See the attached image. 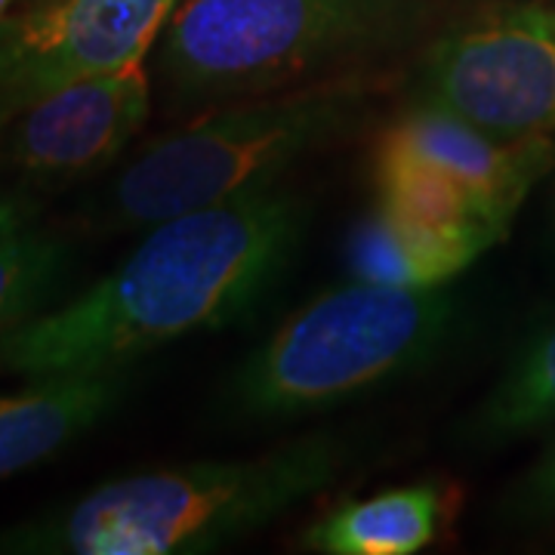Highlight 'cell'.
<instances>
[{
  "label": "cell",
  "mask_w": 555,
  "mask_h": 555,
  "mask_svg": "<svg viewBox=\"0 0 555 555\" xmlns=\"http://www.w3.org/2000/svg\"><path fill=\"white\" fill-rule=\"evenodd\" d=\"M124 371L28 379L22 392L0 396V481L38 469L112 414L127 392Z\"/></svg>",
  "instance_id": "30bf717a"
},
{
  "label": "cell",
  "mask_w": 555,
  "mask_h": 555,
  "mask_svg": "<svg viewBox=\"0 0 555 555\" xmlns=\"http://www.w3.org/2000/svg\"><path fill=\"white\" fill-rule=\"evenodd\" d=\"M371 83L334 78L219 108L155 139L90 207L96 232H133L272 189L299 158L356 127Z\"/></svg>",
  "instance_id": "3957f363"
},
{
  "label": "cell",
  "mask_w": 555,
  "mask_h": 555,
  "mask_svg": "<svg viewBox=\"0 0 555 555\" xmlns=\"http://www.w3.org/2000/svg\"><path fill=\"white\" fill-rule=\"evenodd\" d=\"M22 105H25V102L16 100V96H10V93H0V142H3V137H7V130H10L13 118L20 115Z\"/></svg>",
  "instance_id": "e0dca14e"
},
{
  "label": "cell",
  "mask_w": 555,
  "mask_h": 555,
  "mask_svg": "<svg viewBox=\"0 0 555 555\" xmlns=\"http://www.w3.org/2000/svg\"><path fill=\"white\" fill-rule=\"evenodd\" d=\"M454 294L349 278L324 291L235 371L229 398L247 416L331 408L423 364L451 334Z\"/></svg>",
  "instance_id": "277c9868"
},
{
  "label": "cell",
  "mask_w": 555,
  "mask_h": 555,
  "mask_svg": "<svg viewBox=\"0 0 555 555\" xmlns=\"http://www.w3.org/2000/svg\"><path fill=\"white\" fill-rule=\"evenodd\" d=\"M420 102L496 139L555 133V10L494 7L438 38L420 72Z\"/></svg>",
  "instance_id": "52a82bcc"
},
{
  "label": "cell",
  "mask_w": 555,
  "mask_h": 555,
  "mask_svg": "<svg viewBox=\"0 0 555 555\" xmlns=\"http://www.w3.org/2000/svg\"><path fill=\"white\" fill-rule=\"evenodd\" d=\"M555 173V167H553ZM550 229H553V241H555V179H553V195H550Z\"/></svg>",
  "instance_id": "ac0fdd59"
},
{
  "label": "cell",
  "mask_w": 555,
  "mask_h": 555,
  "mask_svg": "<svg viewBox=\"0 0 555 555\" xmlns=\"http://www.w3.org/2000/svg\"><path fill=\"white\" fill-rule=\"evenodd\" d=\"M152 108L145 65L68 80L20 108L0 142L7 164L43 189L105 170L142 130Z\"/></svg>",
  "instance_id": "9c48e42d"
},
{
  "label": "cell",
  "mask_w": 555,
  "mask_h": 555,
  "mask_svg": "<svg viewBox=\"0 0 555 555\" xmlns=\"http://www.w3.org/2000/svg\"><path fill=\"white\" fill-rule=\"evenodd\" d=\"M496 241L481 229L433 225L374 207L356 225L346 257L352 278L392 287H444Z\"/></svg>",
  "instance_id": "8fae6325"
},
{
  "label": "cell",
  "mask_w": 555,
  "mask_h": 555,
  "mask_svg": "<svg viewBox=\"0 0 555 555\" xmlns=\"http://www.w3.org/2000/svg\"><path fill=\"white\" fill-rule=\"evenodd\" d=\"M179 0H43L0 25V93L28 102L68 80L145 65Z\"/></svg>",
  "instance_id": "ba28073f"
},
{
  "label": "cell",
  "mask_w": 555,
  "mask_h": 555,
  "mask_svg": "<svg viewBox=\"0 0 555 555\" xmlns=\"http://www.w3.org/2000/svg\"><path fill=\"white\" fill-rule=\"evenodd\" d=\"M28 217H31V204H25L22 198L0 195V238L25 229V225H28Z\"/></svg>",
  "instance_id": "2e32d148"
},
{
  "label": "cell",
  "mask_w": 555,
  "mask_h": 555,
  "mask_svg": "<svg viewBox=\"0 0 555 555\" xmlns=\"http://www.w3.org/2000/svg\"><path fill=\"white\" fill-rule=\"evenodd\" d=\"M404 25L408 0H182L164 25L160 75L182 96L266 93Z\"/></svg>",
  "instance_id": "5b68a950"
},
{
  "label": "cell",
  "mask_w": 555,
  "mask_h": 555,
  "mask_svg": "<svg viewBox=\"0 0 555 555\" xmlns=\"http://www.w3.org/2000/svg\"><path fill=\"white\" fill-rule=\"evenodd\" d=\"M555 423V321L528 339L469 420L478 444H503Z\"/></svg>",
  "instance_id": "4fadbf2b"
},
{
  "label": "cell",
  "mask_w": 555,
  "mask_h": 555,
  "mask_svg": "<svg viewBox=\"0 0 555 555\" xmlns=\"http://www.w3.org/2000/svg\"><path fill=\"white\" fill-rule=\"evenodd\" d=\"M346 466L334 436H306L241 460L112 478L78 500L0 531V553H207L324 491Z\"/></svg>",
  "instance_id": "7a4b0ae2"
},
{
  "label": "cell",
  "mask_w": 555,
  "mask_h": 555,
  "mask_svg": "<svg viewBox=\"0 0 555 555\" xmlns=\"http://www.w3.org/2000/svg\"><path fill=\"white\" fill-rule=\"evenodd\" d=\"M68 250L28 225L0 238V334L38 315L62 278Z\"/></svg>",
  "instance_id": "5bb4252c"
},
{
  "label": "cell",
  "mask_w": 555,
  "mask_h": 555,
  "mask_svg": "<svg viewBox=\"0 0 555 555\" xmlns=\"http://www.w3.org/2000/svg\"><path fill=\"white\" fill-rule=\"evenodd\" d=\"M13 3H16V0H0V25H3V22H7V16H10Z\"/></svg>",
  "instance_id": "d6986e66"
},
{
  "label": "cell",
  "mask_w": 555,
  "mask_h": 555,
  "mask_svg": "<svg viewBox=\"0 0 555 555\" xmlns=\"http://www.w3.org/2000/svg\"><path fill=\"white\" fill-rule=\"evenodd\" d=\"M555 139H496L451 112L416 102L374 152L377 207L408 219L506 238L518 207L553 173Z\"/></svg>",
  "instance_id": "8992f818"
},
{
  "label": "cell",
  "mask_w": 555,
  "mask_h": 555,
  "mask_svg": "<svg viewBox=\"0 0 555 555\" xmlns=\"http://www.w3.org/2000/svg\"><path fill=\"white\" fill-rule=\"evenodd\" d=\"M516 518H553L555 516V444L534 463L528 478L509 496Z\"/></svg>",
  "instance_id": "9a60e30c"
},
{
  "label": "cell",
  "mask_w": 555,
  "mask_h": 555,
  "mask_svg": "<svg viewBox=\"0 0 555 555\" xmlns=\"http://www.w3.org/2000/svg\"><path fill=\"white\" fill-rule=\"evenodd\" d=\"M454 485L420 481L346 500L309 528L306 546L327 555H411L426 550L456 513Z\"/></svg>",
  "instance_id": "7c38bea8"
},
{
  "label": "cell",
  "mask_w": 555,
  "mask_h": 555,
  "mask_svg": "<svg viewBox=\"0 0 555 555\" xmlns=\"http://www.w3.org/2000/svg\"><path fill=\"white\" fill-rule=\"evenodd\" d=\"M306 225V204L275 185L158 222L115 272L0 334V371H120L170 339L225 327L275 287Z\"/></svg>",
  "instance_id": "6da1fadb"
}]
</instances>
